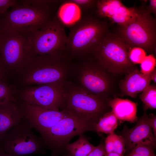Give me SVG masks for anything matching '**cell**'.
I'll list each match as a JSON object with an SVG mask.
<instances>
[{
	"instance_id": "cell-1",
	"label": "cell",
	"mask_w": 156,
	"mask_h": 156,
	"mask_svg": "<svg viewBox=\"0 0 156 156\" xmlns=\"http://www.w3.org/2000/svg\"><path fill=\"white\" fill-rule=\"evenodd\" d=\"M57 0H18L0 16L1 28L28 34L44 25L56 13Z\"/></svg>"
},
{
	"instance_id": "cell-2",
	"label": "cell",
	"mask_w": 156,
	"mask_h": 156,
	"mask_svg": "<svg viewBox=\"0 0 156 156\" xmlns=\"http://www.w3.org/2000/svg\"><path fill=\"white\" fill-rule=\"evenodd\" d=\"M66 53L38 55H30L20 73L24 86L67 81L74 63Z\"/></svg>"
},
{
	"instance_id": "cell-3",
	"label": "cell",
	"mask_w": 156,
	"mask_h": 156,
	"mask_svg": "<svg viewBox=\"0 0 156 156\" xmlns=\"http://www.w3.org/2000/svg\"><path fill=\"white\" fill-rule=\"evenodd\" d=\"M108 31L107 21L92 14L84 15L71 25L66 53L71 60L91 55L99 42Z\"/></svg>"
},
{
	"instance_id": "cell-4",
	"label": "cell",
	"mask_w": 156,
	"mask_h": 156,
	"mask_svg": "<svg viewBox=\"0 0 156 156\" xmlns=\"http://www.w3.org/2000/svg\"><path fill=\"white\" fill-rule=\"evenodd\" d=\"M106 96L92 94L71 81L65 84L64 99L60 110H66L91 126L100 117L110 111Z\"/></svg>"
},
{
	"instance_id": "cell-5",
	"label": "cell",
	"mask_w": 156,
	"mask_h": 156,
	"mask_svg": "<svg viewBox=\"0 0 156 156\" xmlns=\"http://www.w3.org/2000/svg\"><path fill=\"white\" fill-rule=\"evenodd\" d=\"M131 48L118 34L108 31L96 46L91 56L107 72L127 73L135 69L128 56Z\"/></svg>"
},
{
	"instance_id": "cell-6",
	"label": "cell",
	"mask_w": 156,
	"mask_h": 156,
	"mask_svg": "<svg viewBox=\"0 0 156 156\" xmlns=\"http://www.w3.org/2000/svg\"><path fill=\"white\" fill-rule=\"evenodd\" d=\"M64 25L56 14L42 27L28 33L30 54L43 55L66 53L67 36Z\"/></svg>"
},
{
	"instance_id": "cell-7",
	"label": "cell",
	"mask_w": 156,
	"mask_h": 156,
	"mask_svg": "<svg viewBox=\"0 0 156 156\" xmlns=\"http://www.w3.org/2000/svg\"><path fill=\"white\" fill-rule=\"evenodd\" d=\"M27 33L1 28L0 62L7 72L19 74L30 54Z\"/></svg>"
},
{
	"instance_id": "cell-8",
	"label": "cell",
	"mask_w": 156,
	"mask_h": 156,
	"mask_svg": "<svg viewBox=\"0 0 156 156\" xmlns=\"http://www.w3.org/2000/svg\"><path fill=\"white\" fill-rule=\"evenodd\" d=\"M118 34L131 48L139 47L148 52L156 48V20L147 11L143 3L131 23L119 27Z\"/></svg>"
},
{
	"instance_id": "cell-9",
	"label": "cell",
	"mask_w": 156,
	"mask_h": 156,
	"mask_svg": "<svg viewBox=\"0 0 156 156\" xmlns=\"http://www.w3.org/2000/svg\"><path fill=\"white\" fill-rule=\"evenodd\" d=\"M32 129L23 118L0 139V148L12 156L43 153L46 146L43 140Z\"/></svg>"
},
{
	"instance_id": "cell-10",
	"label": "cell",
	"mask_w": 156,
	"mask_h": 156,
	"mask_svg": "<svg viewBox=\"0 0 156 156\" xmlns=\"http://www.w3.org/2000/svg\"><path fill=\"white\" fill-rule=\"evenodd\" d=\"M79 60L74 64L71 73L78 83L76 84L92 94L106 96L110 85L107 72L92 56Z\"/></svg>"
},
{
	"instance_id": "cell-11",
	"label": "cell",
	"mask_w": 156,
	"mask_h": 156,
	"mask_svg": "<svg viewBox=\"0 0 156 156\" xmlns=\"http://www.w3.org/2000/svg\"><path fill=\"white\" fill-rule=\"evenodd\" d=\"M89 131H94L93 128L70 113L41 135L52 156H56L72 138Z\"/></svg>"
},
{
	"instance_id": "cell-12",
	"label": "cell",
	"mask_w": 156,
	"mask_h": 156,
	"mask_svg": "<svg viewBox=\"0 0 156 156\" xmlns=\"http://www.w3.org/2000/svg\"><path fill=\"white\" fill-rule=\"evenodd\" d=\"M66 81L24 86L19 93L21 102L60 110L64 102Z\"/></svg>"
},
{
	"instance_id": "cell-13",
	"label": "cell",
	"mask_w": 156,
	"mask_h": 156,
	"mask_svg": "<svg viewBox=\"0 0 156 156\" xmlns=\"http://www.w3.org/2000/svg\"><path fill=\"white\" fill-rule=\"evenodd\" d=\"M21 103L23 118L41 135L70 114L64 110H53Z\"/></svg>"
},
{
	"instance_id": "cell-14",
	"label": "cell",
	"mask_w": 156,
	"mask_h": 156,
	"mask_svg": "<svg viewBox=\"0 0 156 156\" xmlns=\"http://www.w3.org/2000/svg\"><path fill=\"white\" fill-rule=\"evenodd\" d=\"M136 125L129 129L125 125L120 135L123 138L126 151L128 153L138 144L152 145L155 147V138L148 116L144 110L143 115L136 121Z\"/></svg>"
},
{
	"instance_id": "cell-15",
	"label": "cell",
	"mask_w": 156,
	"mask_h": 156,
	"mask_svg": "<svg viewBox=\"0 0 156 156\" xmlns=\"http://www.w3.org/2000/svg\"><path fill=\"white\" fill-rule=\"evenodd\" d=\"M23 119L21 103L15 97L0 105V139Z\"/></svg>"
},
{
	"instance_id": "cell-16",
	"label": "cell",
	"mask_w": 156,
	"mask_h": 156,
	"mask_svg": "<svg viewBox=\"0 0 156 156\" xmlns=\"http://www.w3.org/2000/svg\"><path fill=\"white\" fill-rule=\"evenodd\" d=\"M151 81V73L145 74L135 68L127 73L120 83L122 95L135 98L138 93L142 92L150 85Z\"/></svg>"
},
{
	"instance_id": "cell-17",
	"label": "cell",
	"mask_w": 156,
	"mask_h": 156,
	"mask_svg": "<svg viewBox=\"0 0 156 156\" xmlns=\"http://www.w3.org/2000/svg\"><path fill=\"white\" fill-rule=\"evenodd\" d=\"M109 104L118 120L133 123L138 119L137 103L127 99L114 98L109 100Z\"/></svg>"
},
{
	"instance_id": "cell-18",
	"label": "cell",
	"mask_w": 156,
	"mask_h": 156,
	"mask_svg": "<svg viewBox=\"0 0 156 156\" xmlns=\"http://www.w3.org/2000/svg\"><path fill=\"white\" fill-rule=\"evenodd\" d=\"M137 7L128 8L123 4L115 11L109 20L119 27L125 26L132 22L137 14Z\"/></svg>"
},
{
	"instance_id": "cell-19",
	"label": "cell",
	"mask_w": 156,
	"mask_h": 156,
	"mask_svg": "<svg viewBox=\"0 0 156 156\" xmlns=\"http://www.w3.org/2000/svg\"><path fill=\"white\" fill-rule=\"evenodd\" d=\"M79 138L72 143H67L65 149L72 156H87L95 146L91 144L83 134L79 135Z\"/></svg>"
},
{
	"instance_id": "cell-20",
	"label": "cell",
	"mask_w": 156,
	"mask_h": 156,
	"mask_svg": "<svg viewBox=\"0 0 156 156\" xmlns=\"http://www.w3.org/2000/svg\"><path fill=\"white\" fill-rule=\"evenodd\" d=\"M118 121L112 111H109L99 119L94 126V131L98 133L113 134L118 126Z\"/></svg>"
},
{
	"instance_id": "cell-21",
	"label": "cell",
	"mask_w": 156,
	"mask_h": 156,
	"mask_svg": "<svg viewBox=\"0 0 156 156\" xmlns=\"http://www.w3.org/2000/svg\"><path fill=\"white\" fill-rule=\"evenodd\" d=\"M139 97L144 104V110L156 109V86L149 85L143 91Z\"/></svg>"
},
{
	"instance_id": "cell-22",
	"label": "cell",
	"mask_w": 156,
	"mask_h": 156,
	"mask_svg": "<svg viewBox=\"0 0 156 156\" xmlns=\"http://www.w3.org/2000/svg\"><path fill=\"white\" fill-rule=\"evenodd\" d=\"M154 146L140 144L136 146L126 156H155Z\"/></svg>"
},
{
	"instance_id": "cell-23",
	"label": "cell",
	"mask_w": 156,
	"mask_h": 156,
	"mask_svg": "<svg viewBox=\"0 0 156 156\" xmlns=\"http://www.w3.org/2000/svg\"><path fill=\"white\" fill-rule=\"evenodd\" d=\"M67 1L72 3L77 6L84 15L91 14V11L94 12L97 0H69Z\"/></svg>"
},
{
	"instance_id": "cell-24",
	"label": "cell",
	"mask_w": 156,
	"mask_h": 156,
	"mask_svg": "<svg viewBox=\"0 0 156 156\" xmlns=\"http://www.w3.org/2000/svg\"><path fill=\"white\" fill-rule=\"evenodd\" d=\"M14 97V91L11 86L5 80H0V105Z\"/></svg>"
},
{
	"instance_id": "cell-25",
	"label": "cell",
	"mask_w": 156,
	"mask_h": 156,
	"mask_svg": "<svg viewBox=\"0 0 156 156\" xmlns=\"http://www.w3.org/2000/svg\"><path fill=\"white\" fill-rule=\"evenodd\" d=\"M146 56L145 51L139 47H133L128 52L129 58L133 64H140Z\"/></svg>"
},
{
	"instance_id": "cell-26",
	"label": "cell",
	"mask_w": 156,
	"mask_h": 156,
	"mask_svg": "<svg viewBox=\"0 0 156 156\" xmlns=\"http://www.w3.org/2000/svg\"><path fill=\"white\" fill-rule=\"evenodd\" d=\"M156 64V59L153 55L146 56L140 63V71L145 74H149L155 69Z\"/></svg>"
},
{
	"instance_id": "cell-27",
	"label": "cell",
	"mask_w": 156,
	"mask_h": 156,
	"mask_svg": "<svg viewBox=\"0 0 156 156\" xmlns=\"http://www.w3.org/2000/svg\"><path fill=\"white\" fill-rule=\"evenodd\" d=\"M114 152L123 156L126 151L123 139L120 135L113 134Z\"/></svg>"
},
{
	"instance_id": "cell-28",
	"label": "cell",
	"mask_w": 156,
	"mask_h": 156,
	"mask_svg": "<svg viewBox=\"0 0 156 156\" xmlns=\"http://www.w3.org/2000/svg\"><path fill=\"white\" fill-rule=\"evenodd\" d=\"M18 1L16 0H0V16L5 14L8 9L15 5Z\"/></svg>"
},
{
	"instance_id": "cell-29",
	"label": "cell",
	"mask_w": 156,
	"mask_h": 156,
	"mask_svg": "<svg viewBox=\"0 0 156 156\" xmlns=\"http://www.w3.org/2000/svg\"><path fill=\"white\" fill-rule=\"evenodd\" d=\"M104 144L101 142L99 144L95 146L93 150L87 156H106Z\"/></svg>"
},
{
	"instance_id": "cell-30",
	"label": "cell",
	"mask_w": 156,
	"mask_h": 156,
	"mask_svg": "<svg viewBox=\"0 0 156 156\" xmlns=\"http://www.w3.org/2000/svg\"><path fill=\"white\" fill-rule=\"evenodd\" d=\"M113 134L109 135L105 139L104 146L106 154L114 152Z\"/></svg>"
},
{
	"instance_id": "cell-31",
	"label": "cell",
	"mask_w": 156,
	"mask_h": 156,
	"mask_svg": "<svg viewBox=\"0 0 156 156\" xmlns=\"http://www.w3.org/2000/svg\"><path fill=\"white\" fill-rule=\"evenodd\" d=\"M150 3L148 6L145 7L147 12L149 14L153 13L155 16L156 15V0H151L149 1Z\"/></svg>"
},
{
	"instance_id": "cell-32",
	"label": "cell",
	"mask_w": 156,
	"mask_h": 156,
	"mask_svg": "<svg viewBox=\"0 0 156 156\" xmlns=\"http://www.w3.org/2000/svg\"><path fill=\"white\" fill-rule=\"evenodd\" d=\"M148 116L150 122L153 134L156 139V116L153 114Z\"/></svg>"
},
{
	"instance_id": "cell-33",
	"label": "cell",
	"mask_w": 156,
	"mask_h": 156,
	"mask_svg": "<svg viewBox=\"0 0 156 156\" xmlns=\"http://www.w3.org/2000/svg\"><path fill=\"white\" fill-rule=\"evenodd\" d=\"M7 72L0 62V80H5Z\"/></svg>"
},
{
	"instance_id": "cell-34",
	"label": "cell",
	"mask_w": 156,
	"mask_h": 156,
	"mask_svg": "<svg viewBox=\"0 0 156 156\" xmlns=\"http://www.w3.org/2000/svg\"><path fill=\"white\" fill-rule=\"evenodd\" d=\"M151 80L153 81L155 83H156V69L155 68L151 73Z\"/></svg>"
},
{
	"instance_id": "cell-35",
	"label": "cell",
	"mask_w": 156,
	"mask_h": 156,
	"mask_svg": "<svg viewBox=\"0 0 156 156\" xmlns=\"http://www.w3.org/2000/svg\"><path fill=\"white\" fill-rule=\"evenodd\" d=\"M0 156H12L10 155L5 153L0 148Z\"/></svg>"
},
{
	"instance_id": "cell-36",
	"label": "cell",
	"mask_w": 156,
	"mask_h": 156,
	"mask_svg": "<svg viewBox=\"0 0 156 156\" xmlns=\"http://www.w3.org/2000/svg\"><path fill=\"white\" fill-rule=\"evenodd\" d=\"M106 156H121L118 154L114 152H111L106 154Z\"/></svg>"
},
{
	"instance_id": "cell-37",
	"label": "cell",
	"mask_w": 156,
	"mask_h": 156,
	"mask_svg": "<svg viewBox=\"0 0 156 156\" xmlns=\"http://www.w3.org/2000/svg\"><path fill=\"white\" fill-rule=\"evenodd\" d=\"M63 156H72V155L68 153L63 155Z\"/></svg>"
},
{
	"instance_id": "cell-38",
	"label": "cell",
	"mask_w": 156,
	"mask_h": 156,
	"mask_svg": "<svg viewBox=\"0 0 156 156\" xmlns=\"http://www.w3.org/2000/svg\"><path fill=\"white\" fill-rule=\"evenodd\" d=\"M0 30H1V27H0Z\"/></svg>"
}]
</instances>
